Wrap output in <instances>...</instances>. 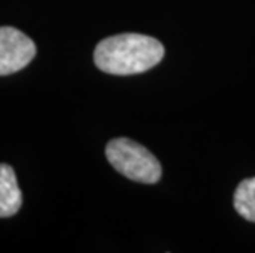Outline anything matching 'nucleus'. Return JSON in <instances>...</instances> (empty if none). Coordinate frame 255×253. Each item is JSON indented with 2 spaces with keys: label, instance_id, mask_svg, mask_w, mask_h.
Listing matches in <instances>:
<instances>
[{
  "label": "nucleus",
  "instance_id": "1",
  "mask_svg": "<svg viewBox=\"0 0 255 253\" xmlns=\"http://www.w3.org/2000/svg\"><path fill=\"white\" fill-rule=\"evenodd\" d=\"M165 56L163 45L140 33H122L102 40L94 50L96 66L107 74L130 76L156 66Z\"/></svg>",
  "mask_w": 255,
  "mask_h": 253
},
{
  "label": "nucleus",
  "instance_id": "3",
  "mask_svg": "<svg viewBox=\"0 0 255 253\" xmlns=\"http://www.w3.org/2000/svg\"><path fill=\"white\" fill-rule=\"evenodd\" d=\"M36 55L30 36L13 26H0V76H8L23 69Z\"/></svg>",
  "mask_w": 255,
  "mask_h": 253
},
{
  "label": "nucleus",
  "instance_id": "2",
  "mask_svg": "<svg viewBox=\"0 0 255 253\" xmlns=\"http://www.w3.org/2000/svg\"><path fill=\"white\" fill-rule=\"evenodd\" d=\"M106 156L119 173L132 181L153 184L161 177V165L155 155L130 138L111 140Z\"/></svg>",
  "mask_w": 255,
  "mask_h": 253
},
{
  "label": "nucleus",
  "instance_id": "4",
  "mask_svg": "<svg viewBox=\"0 0 255 253\" xmlns=\"http://www.w3.org/2000/svg\"><path fill=\"white\" fill-rule=\"evenodd\" d=\"M21 207V191L12 166L0 165V217H12Z\"/></svg>",
  "mask_w": 255,
  "mask_h": 253
},
{
  "label": "nucleus",
  "instance_id": "5",
  "mask_svg": "<svg viewBox=\"0 0 255 253\" xmlns=\"http://www.w3.org/2000/svg\"><path fill=\"white\" fill-rule=\"evenodd\" d=\"M234 207L237 214L249 222H255V177L244 179L234 192Z\"/></svg>",
  "mask_w": 255,
  "mask_h": 253
}]
</instances>
